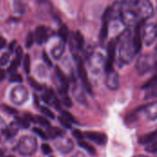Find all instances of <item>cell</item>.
<instances>
[{"instance_id": "obj_2", "label": "cell", "mask_w": 157, "mask_h": 157, "mask_svg": "<svg viewBox=\"0 0 157 157\" xmlns=\"http://www.w3.org/2000/svg\"><path fill=\"white\" fill-rule=\"evenodd\" d=\"M37 140L33 136H23L17 144V152L23 156H30L37 151Z\"/></svg>"}, {"instance_id": "obj_9", "label": "cell", "mask_w": 157, "mask_h": 157, "mask_svg": "<svg viewBox=\"0 0 157 157\" xmlns=\"http://www.w3.org/2000/svg\"><path fill=\"white\" fill-rule=\"evenodd\" d=\"M107 58L105 60V71H109L114 69L113 68V64H114V60H115V55H116V44L113 41H111L107 48Z\"/></svg>"}, {"instance_id": "obj_50", "label": "cell", "mask_w": 157, "mask_h": 157, "mask_svg": "<svg viewBox=\"0 0 157 157\" xmlns=\"http://www.w3.org/2000/svg\"><path fill=\"white\" fill-rule=\"evenodd\" d=\"M2 155H3V152H2V150L0 149V156H2Z\"/></svg>"}, {"instance_id": "obj_52", "label": "cell", "mask_w": 157, "mask_h": 157, "mask_svg": "<svg viewBox=\"0 0 157 157\" xmlns=\"http://www.w3.org/2000/svg\"><path fill=\"white\" fill-rule=\"evenodd\" d=\"M155 24H156V28H157V22H156V23H155Z\"/></svg>"}, {"instance_id": "obj_1", "label": "cell", "mask_w": 157, "mask_h": 157, "mask_svg": "<svg viewBox=\"0 0 157 157\" xmlns=\"http://www.w3.org/2000/svg\"><path fill=\"white\" fill-rule=\"evenodd\" d=\"M116 53H118L119 59L122 64H130L138 53L134 43L133 32L129 28L120 34L116 43Z\"/></svg>"}, {"instance_id": "obj_42", "label": "cell", "mask_w": 157, "mask_h": 157, "mask_svg": "<svg viewBox=\"0 0 157 157\" xmlns=\"http://www.w3.org/2000/svg\"><path fill=\"white\" fill-rule=\"evenodd\" d=\"M42 57H43L44 61L47 63V65H48V66H52V61L50 60L49 56H47V54H46L45 52H43V53H42Z\"/></svg>"}, {"instance_id": "obj_16", "label": "cell", "mask_w": 157, "mask_h": 157, "mask_svg": "<svg viewBox=\"0 0 157 157\" xmlns=\"http://www.w3.org/2000/svg\"><path fill=\"white\" fill-rule=\"evenodd\" d=\"M157 140V130L151 132V133H148L146 135H144L142 136L140 139H139V143L142 144V145H148L152 143H154L155 141Z\"/></svg>"}, {"instance_id": "obj_5", "label": "cell", "mask_w": 157, "mask_h": 157, "mask_svg": "<svg viewBox=\"0 0 157 157\" xmlns=\"http://www.w3.org/2000/svg\"><path fill=\"white\" fill-rule=\"evenodd\" d=\"M142 38H143V43L147 46L154 43L157 39L156 24L155 23L142 24Z\"/></svg>"}, {"instance_id": "obj_47", "label": "cell", "mask_w": 157, "mask_h": 157, "mask_svg": "<svg viewBox=\"0 0 157 157\" xmlns=\"http://www.w3.org/2000/svg\"><path fill=\"white\" fill-rule=\"evenodd\" d=\"M15 44H16V41L11 42V43H10V45H9V51H10V52H13V51H14Z\"/></svg>"}, {"instance_id": "obj_35", "label": "cell", "mask_w": 157, "mask_h": 157, "mask_svg": "<svg viewBox=\"0 0 157 157\" xmlns=\"http://www.w3.org/2000/svg\"><path fill=\"white\" fill-rule=\"evenodd\" d=\"M10 82H22L23 79H22V76L19 75V74H12L10 79H9Z\"/></svg>"}, {"instance_id": "obj_19", "label": "cell", "mask_w": 157, "mask_h": 157, "mask_svg": "<svg viewBox=\"0 0 157 157\" xmlns=\"http://www.w3.org/2000/svg\"><path fill=\"white\" fill-rule=\"evenodd\" d=\"M74 40H75L76 48L82 49L83 46H84V43H85V40H84V37H83V35L81 34L80 31H76V32L75 33V35H74Z\"/></svg>"}, {"instance_id": "obj_44", "label": "cell", "mask_w": 157, "mask_h": 157, "mask_svg": "<svg viewBox=\"0 0 157 157\" xmlns=\"http://www.w3.org/2000/svg\"><path fill=\"white\" fill-rule=\"evenodd\" d=\"M6 128V125H5V121L0 118V133H3L4 130Z\"/></svg>"}, {"instance_id": "obj_8", "label": "cell", "mask_w": 157, "mask_h": 157, "mask_svg": "<svg viewBox=\"0 0 157 157\" xmlns=\"http://www.w3.org/2000/svg\"><path fill=\"white\" fill-rule=\"evenodd\" d=\"M105 83L106 86L111 90V91H116L120 87V79H119V74L117 71L114 69L107 71L106 72V79H105Z\"/></svg>"}, {"instance_id": "obj_15", "label": "cell", "mask_w": 157, "mask_h": 157, "mask_svg": "<svg viewBox=\"0 0 157 157\" xmlns=\"http://www.w3.org/2000/svg\"><path fill=\"white\" fill-rule=\"evenodd\" d=\"M64 49H65V42H63V41L59 42V43L52 49V52H51L52 56L54 59H59V58L63 56V52H64Z\"/></svg>"}, {"instance_id": "obj_4", "label": "cell", "mask_w": 157, "mask_h": 157, "mask_svg": "<svg viewBox=\"0 0 157 157\" xmlns=\"http://www.w3.org/2000/svg\"><path fill=\"white\" fill-rule=\"evenodd\" d=\"M157 63L155 57L151 56L150 55H142L137 58L135 68L138 73L145 74L150 71Z\"/></svg>"}, {"instance_id": "obj_36", "label": "cell", "mask_w": 157, "mask_h": 157, "mask_svg": "<svg viewBox=\"0 0 157 157\" xmlns=\"http://www.w3.org/2000/svg\"><path fill=\"white\" fill-rule=\"evenodd\" d=\"M41 151H42V153H43L44 155H51L52 152V148H51L50 145L47 144V143H42V144H41Z\"/></svg>"}, {"instance_id": "obj_45", "label": "cell", "mask_w": 157, "mask_h": 157, "mask_svg": "<svg viewBox=\"0 0 157 157\" xmlns=\"http://www.w3.org/2000/svg\"><path fill=\"white\" fill-rule=\"evenodd\" d=\"M6 78V72L4 69H0V81H4Z\"/></svg>"}, {"instance_id": "obj_53", "label": "cell", "mask_w": 157, "mask_h": 157, "mask_svg": "<svg viewBox=\"0 0 157 157\" xmlns=\"http://www.w3.org/2000/svg\"><path fill=\"white\" fill-rule=\"evenodd\" d=\"M156 157H157V156H156Z\"/></svg>"}, {"instance_id": "obj_38", "label": "cell", "mask_w": 157, "mask_h": 157, "mask_svg": "<svg viewBox=\"0 0 157 157\" xmlns=\"http://www.w3.org/2000/svg\"><path fill=\"white\" fill-rule=\"evenodd\" d=\"M62 116L63 117H64L66 119H68L71 123H74V122H75V118L69 113V112H67V111H62Z\"/></svg>"}, {"instance_id": "obj_6", "label": "cell", "mask_w": 157, "mask_h": 157, "mask_svg": "<svg viewBox=\"0 0 157 157\" xmlns=\"http://www.w3.org/2000/svg\"><path fill=\"white\" fill-rule=\"evenodd\" d=\"M29 97V92L26 87L18 85L14 87L10 93V99L13 104L21 105H23Z\"/></svg>"}, {"instance_id": "obj_48", "label": "cell", "mask_w": 157, "mask_h": 157, "mask_svg": "<svg viewBox=\"0 0 157 157\" xmlns=\"http://www.w3.org/2000/svg\"><path fill=\"white\" fill-rule=\"evenodd\" d=\"M133 157H148L147 155H136V156H133Z\"/></svg>"}, {"instance_id": "obj_37", "label": "cell", "mask_w": 157, "mask_h": 157, "mask_svg": "<svg viewBox=\"0 0 157 157\" xmlns=\"http://www.w3.org/2000/svg\"><path fill=\"white\" fill-rule=\"evenodd\" d=\"M63 104L65 106H67V107H71V106H72V105H73L71 98H70V97H68L66 94L63 95Z\"/></svg>"}, {"instance_id": "obj_14", "label": "cell", "mask_w": 157, "mask_h": 157, "mask_svg": "<svg viewBox=\"0 0 157 157\" xmlns=\"http://www.w3.org/2000/svg\"><path fill=\"white\" fill-rule=\"evenodd\" d=\"M18 130H19V125L17 124V122H11L7 127L5 128L3 134H5V136L7 139H10L17 134Z\"/></svg>"}, {"instance_id": "obj_40", "label": "cell", "mask_w": 157, "mask_h": 157, "mask_svg": "<svg viewBox=\"0 0 157 157\" xmlns=\"http://www.w3.org/2000/svg\"><path fill=\"white\" fill-rule=\"evenodd\" d=\"M2 108H3L4 111L7 112L8 114H12V115L17 114V112L16 109H14V108H12V107H10V106H8V105H2Z\"/></svg>"}, {"instance_id": "obj_21", "label": "cell", "mask_w": 157, "mask_h": 157, "mask_svg": "<svg viewBox=\"0 0 157 157\" xmlns=\"http://www.w3.org/2000/svg\"><path fill=\"white\" fill-rule=\"evenodd\" d=\"M58 33H59V36L61 37L62 41H63V42L67 41V39L69 37V30H68V28L65 25H62L60 27Z\"/></svg>"}, {"instance_id": "obj_51", "label": "cell", "mask_w": 157, "mask_h": 157, "mask_svg": "<svg viewBox=\"0 0 157 157\" xmlns=\"http://www.w3.org/2000/svg\"><path fill=\"white\" fill-rule=\"evenodd\" d=\"M5 157H15V156H13V155H7V156H5Z\"/></svg>"}, {"instance_id": "obj_41", "label": "cell", "mask_w": 157, "mask_h": 157, "mask_svg": "<svg viewBox=\"0 0 157 157\" xmlns=\"http://www.w3.org/2000/svg\"><path fill=\"white\" fill-rule=\"evenodd\" d=\"M17 66H18V64L17 63V61H16V60H13L12 63H11V65H10V67H9V68H8V71H9V72L15 71V70L17 69Z\"/></svg>"}, {"instance_id": "obj_25", "label": "cell", "mask_w": 157, "mask_h": 157, "mask_svg": "<svg viewBox=\"0 0 157 157\" xmlns=\"http://www.w3.org/2000/svg\"><path fill=\"white\" fill-rule=\"evenodd\" d=\"M23 67H24V70L26 71V73H29L30 71V59H29V56L26 55L23 60Z\"/></svg>"}, {"instance_id": "obj_33", "label": "cell", "mask_w": 157, "mask_h": 157, "mask_svg": "<svg viewBox=\"0 0 157 157\" xmlns=\"http://www.w3.org/2000/svg\"><path fill=\"white\" fill-rule=\"evenodd\" d=\"M28 80H29V84L34 88V89H36V90H38V91H41V89H42V86L40 85V84H39L36 81H34L32 78H28Z\"/></svg>"}, {"instance_id": "obj_34", "label": "cell", "mask_w": 157, "mask_h": 157, "mask_svg": "<svg viewBox=\"0 0 157 157\" xmlns=\"http://www.w3.org/2000/svg\"><path fill=\"white\" fill-rule=\"evenodd\" d=\"M36 119H37V122H38L39 124H40L41 126H46V127H49V126H50L49 121H48L45 118H43V117H41V116L36 117Z\"/></svg>"}, {"instance_id": "obj_22", "label": "cell", "mask_w": 157, "mask_h": 157, "mask_svg": "<svg viewBox=\"0 0 157 157\" xmlns=\"http://www.w3.org/2000/svg\"><path fill=\"white\" fill-rule=\"evenodd\" d=\"M108 26H109V20L104 19L103 25H102V28H101V31H100V39L102 41H104L108 36Z\"/></svg>"}, {"instance_id": "obj_26", "label": "cell", "mask_w": 157, "mask_h": 157, "mask_svg": "<svg viewBox=\"0 0 157 157\" xmlns=\"http://www.w3.org/2000/svg\"><path fill=\"white\" fill-rule=\"evenodd\" d=\"M138 0H121V6L123 7H131V8H133V6L136 5Z\"/></svg>"}, {"instance_id": "obj_23", "label": "cell", "mask_w": 157, "mask_h": 157, "mask_svg": "<svg viewBox=\"0 0 157 157\" xmlns=\"http://www.w3.org/2000/svg\"><path fill=\"white\" fill-rule=\"evenodd\" d=\"M35 41V36H34V33L32 32H29L28 35H27V38H26V42H25V45L27 48H30L33 44Z\"/></svg>"}, {"instance_id": "obj_20", "label": "cell", "mask_w": 157, "mask_h": 157, "mask_svg": "<svg viewBox=\"0 0 157 157\" xmlns=\"http://www.w3.org/2000/svg\"><path fill=\"white\" fill-rule=\"evenodd\" d=\"M55 71H56V74H57L58 79H59V80H60V81L62 82V86H63V87H67V88H68V80H67L66 76L63 74V72L59 68V67H56Z\"/></svg>"}, {"instance_id": "obj_7", "label": "cell", "mask_w": 157, "mask_h": 157, "mask_svg": "<svg viewBox=\"0 0 157 157\" xmlns=\"http://www.w3.org/2000/svg\"><path fill=\"white\" fill-rule=\"evenodd\" d=\"M55 148L63 155H67L74 150V143L71 139L60 136L54 142Z\"/></svg>"}, {"instance_id": "obj_17", "label": "cell", "mask_w": 157, "mask_h": 157, "mask_svg": "<svg viewBox=\"0 0 157 157\" xmlns=\"http://www.w3.org/2000/svg\"><path fill=\"white\" fill-rule=\"evenodd\" d=\"M63 134V131L58 128H54V127H48L47 130V135L48 138L51 139H57L58 137L62 136Z\"/></svg>"}, {"instance_id": "obj_39", "label": "cell", "mask_w": 157, "mask_h": 157, "mask_svg": "<svg viewBox=\"0 0 157 157\" xmlns=\"http://www.w3.org/2000/svg\"><path fill=\"white\" fill-rule=\"evenodd\" d=\"M73 135H74V137L76 138L78 141L83 140V138H84V136H85L79 130H73Z\"/></svg>"}, {"instance_id": "obj_10", "label": "cell", "mask_w": 157, "mask_h": 157, "mask_svg": "<svg viewBox=\"0 0 157 157\" xmlns=\"http://www.w3.org/2000/svg\"><path fill=\"white\" fill-rule=\"evenodd\" d=\"M85 137L88 139L89 141L93 142L94 143L103 146L108 143V137L106 134L102 132H97V131H86L84 133Z\"/></svg>"}, {"instance_id": "obj_28", "label": "cell", "mask_w": 157, "mask_h": 157, "mask_svg": "<svg viewBox=\"0 0 157 157\" xmlns=\"http://www.w3.org/2000/svg\"><path fill=\"white\" fill-rule=\"evenodd\" d=\"M58 119H59V122L65 128V129H71V127H72V123L68 120V119H66L64 117H63V116H61V117H59L58 118Z\"/></svg>"}, {"instance_id": "obj_3", "label": "cell", "mask_w": 157, "mask_h": 157, "mask_svg": "<svg viewBox=\"0 0 157 157\" xmlns=\"http://www.w3.org/2000/svg\"><path fill=\"white\" fill-rule=\"evenodd\" d=\"M134 12L140 21H145L150 19L155 12V7L151 0H138L133 6Z\"/></svg>"}, {"instance_id": "obj_13", "label": "cell", "mask_w": 157, "mask_h": 157, "mask_svg": "<svg viewBox=\"0 0 157 157\" xmlns=\"http://www.w3.org/2000/svg\"><path fill=\"white\" fill-rule=\"evenodd\" d=\"M35 41L38 44L43 43L47 40V30L44 26H38L35 30Z\"/></svg>"}, {"instance_id": "obj_29", "label": "cell", "mask_w": 157, "mask_h": 157, "mask_svg": "<svg viewBox=\"0 0 157 157\" xmlns=\"http://www.w3.org/2000/svg\"><path fill=\"white\" fill-rule=\"evenodd\" d=\"M22 55H23V52H22V48L20 46H17L16 48V58L15 60L17 61V63L19 65L20 62H21V58H22Z\"/></svg>"}, {"instance_id": "obj_30", "label": "cell", "mask_w": 157, "mask_h": 157, "mask_svg": "<svg viewBox=\"0 0 157 157\" xmlns=\"http://www.w3.org/2000/svg\"><path fill=\"white\" fill-rule=\"evenodd\" d=\"M33 132L34 133H36L38 136H40L41 139H44V140H47L48 139V135H47V133H45L42 130H40V129H38V128H33Z\"/></svg>"}, {"instance_id": "obj_46", "label": "cell", "mask_w": 157, "mask_h": 157, "mask_svg": "<svg viewBox=\"0 0 157 157\" xmlns=\"http://www.w3.org/2000/svg\"><path fill=\"white\" fill-rule=\"evenodd\" d=\"M72 157H86V156H85V155H84L82 152H76L75 155H73V156Z\"/></svg>"}, {"instance_id": "obj_27", "label": "cell", "mask_w": 157, "mask_h": 157, "mask_svg": "<svg viewBox=\"0 0 157 157\" xmlns=\"http://www.w3.org/2000/svg\"><path fill=\"white\" fill-rule=\"evenodd\" d=\"M146 152L148 153H152V154H157V140L155 141L154 143H150L147 145V147L145 148Z\"/></svg>"}, {"instance_id": "obj_32", "label": "cell", "mask_w": 157, "mask_h": 157, "mask_svg": "<svg viewBox=\"0 0 157 157\" xmlns=\"http://www.w3.org/2000/svg\"><path fill=\"white\" fill-rule=\"evenodd\" d=\"M40 111L42 112V114H43V115L47 116L48 118H54V114H53V113H52L49 108H47V107H45V106H41V107H40Z\"/></svg>"}, {"instance_id": "obj_11", "label": "cell", "mask_w": 157, "mask_h": 157, "mask_svg": "<svg viewBox=\"0 0 157 157\" xmlns=\"http://www.w3.org/2000/svg\"><path fill=\"white\" fill-rule=\"evenodd\" d=\"M78 74H79V77L84 84V87L87 91V93L92 94V86L89 82L88 77H87V72H86L82 61H79V63H78Z\"/></svg>"}, {"instance_id": "obj_18", "label": "cell", "mask_w": 157, "mask_h": 157, "mask_svg": "<svg viewBox=\"0 0 157 157\" xmlns=\"http://www.w3.org/2000/svg\"><path fill=\"white\" fill-rule=\"evenodd\" d=\"M78 145L81 147V148H83L85 151H86L89 155H96V149L94 148V146H92L91 144H89L88 143H86V142H84V141H79L78 142Z\"/></svg>"}, {"instance_id": "obj_12", "label": "cell", "mask_w": 157, "mask_h": 157, "mask_svg": "<svg viewBox=\"0 0 157 157\" xmlns=\"http://www.w3.org/2000/svg\"><path fill=\"white\" fill-rule=\"evenodd\" d=\"M142 111L146 115V117L149 119L155 120L157 119V102L142 107Z\"/></svg>"}, {"instance_id": "obj_31", "label": "cell", "mask_w": 157, "mask_h": 157, "mask_svg": "<svg viewBox=\"0 0 157 157\" xmlns=\"http://www.w3.org/2000/svg\"><path fill=\"white\" fill-rule=\"evenodd\" d=\"M9 57H10V54L9 53H4L2 55V56L0 57V65L1 66H5L8 63L9 61Z\"/></svg>"}, {"instance_id": "obj_49", "label": "cell", "mask_w": 157, "mask_h": 157, "mask_svg": "<svg viewBox=\"0 0 157 157\" xmlns=\"http://www.w3.org/2000/svg\"><path fill=\"white\" fill-rule=\"evenodd\" d=\"M155 58H156V60H157V47H156V50H155Z\"/></svg>"}, {"instance_id": "obj_43", "label": "cell", "mask_w": 157, "mask_h": 157, "mask_svg": "<svg viewBox=\"0 0 157 157\" xmlns=\"http://www.w3.org/2000/svg\"><path fill=\"white\" fill-rule=\"evenodd\" d=\"M6 44V41L4 37L0 36V49H3Z\"/></svg>"}, {"instance_id": "obj_24", "label": "cell", "mask_w": 157, "mask_h": 157, "mask_svg": "<svg viewBox=\"0 0 157 157\" xmlns=\"http://www.w3.org/2000/svg\"><path fill=\"white\" fill-rule=\"evenodd\" d=\"M17 122L19 125V127L23 128V129H28L29 127V120L25 117L24 118H17Z\"/></svg>"}]
</instances>
